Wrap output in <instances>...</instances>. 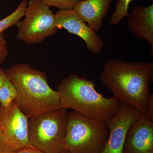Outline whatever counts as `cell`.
I'll return each instance as SVG.
<instances>
[{"mask_svg": "<svg viewBox=\"0 0 153 153\" xmlns=\"http://www.w3.org/2000/svg\"><path fill=\"white\" fill-rule=\"evenodd\" d=\"M5 71L17 91L16 104L28 117L60 108V94L50 87L44 72L23 63Z\"/></svg>", "mask_w": 153, "mask_h": 153, "instance_id": "obj_2", "label": "cell"}, {"mask_svg": "<svg viewBox=\"0 0 153 153\" xmlns=\"http://www.w3.org/2000/svg\"><path fill=\"white\" fill-rule=\"evenodd\" d=\"M3 135V130L2 128L0 126V138L2 137Z\"/></svg>", "mask_w": 153, "mask_h": 153, "instance_id": "obj_22", "label": "cell"}, {"mask_svg": "<svg viewBox=\"0 0 153 153\" xmlns=\"http://www.w3.org/2000/svg\"><path fill=\"white\" fill-rule=\"evenodd\" d=\"M50 7L42 0L28 1L25 19L16 25L18 39L27 44H37L57 33L55 15Z\"/></svg>", "mask_w": 153, "mask_h": 153, "instance_id": "obj_6", "label": "cell"}, {"mask_svg": "<svg viewBox=\"0 0 153 153\" xmlns=\"http://www.w3.org/2000/svg\"><path fill=\"white\" fill-rule=\"evenodd\" d=\"M29 119L15 101L7 108H1L0 126L3 130L1 139L16 150L25 148H36L29 140Z\"/></svg>", "mask_w": 153, "mask_h": 153, "instance_id": "obj_7", "label": "cell"}, {"mask_svg": "<svg viewBox=\"0 0 153 153\" xmlns=\"http://www.w3.org/2000/svg\"><path fill=\"white\" fill-rule=\"evenodd\" d=\"M133 0H117L115 9L111 17L110 24L112 25H118L124 18L129 15V4ZM153 2V0H151Z\"/></svg>", "mask_w": 153, "mask_h": 153, "instance_id": "obj_15", "label": "cell"}, {"mask_svg": "<svg viewBox=\"0 0 153 153\" xmlns=\"http://www.w3.org/2000/svg\"><path fill=\"white\" fill-rule=\"evenodd\" d=\"M123 153H153V123L146 116L141 114L129 129Z\"/></svg>", "mask_w": 153, "mask_h": 153, "instance_id": "obj_10", "label": "cell"}, {"mask_svg": "<svg viewBox=\"0 0 153 153\" xmlns=\"http://www.w3.org/2000/svg\"><path fill=\"white\" fill-rule=\"evenodd\" d=\"M146 116L151 122L153 123V94L152 93H151L148 101Z\"/></svg>", "mask_w": 153, "mask_h": 153, "instance_id": "obj_18", "label": "cell"}, {"mask_svg": "<svg viewBox=\"0 0 153 153\" xmlns=\"http://www.w3.org/2000/svg\"><path fill=\"white\" fill-rule=\"evenodd\" d=\"M55 15L57 29L64 28L68 33L78 36L85 42L87 49L94 54L101 52L105 42L74 9L59 10Z\"/></svg>", "mask_w": 153, "mask_h": 153, "instance_id": "obj_9", "label": "cell"}, {"mask_svg": "<svg viewBox=\"0 0 153 153\" xmlns=\"http://www.w3.org/2000/svg\"><path fill=\"white\" fill-rule=\"evenodd\" d=\"M50 7L60 9V10L73 9L80 2L83 0H42Z\"/></svg>", "mask_w": 153, "mask_h": 153, "instance_id": "obj_16", "label": "cell"}, {"mask_svg": "<svg viewBox=\"0 0 153 153\" xmlns=\"http://www.w3.org/2000/svg\"><path fill=\"white\" fill-rule=\"evenodd\" d=\"M61 153H68V152H67L66 151H63V152H62Z\"/></svg>", "mask_w": 153, "mask_h": 153, "instance_id": "obj_23", "label": "cell"}, {"mask_svg": "<svg viewBox=\"0 0 153 153\" xmlns=\"http://www.w3.org/2000/svg\"><path fill=\"white\" fill-rule=\"evenodd\" d=\"M130 31L137 38H143L153 48V4L133 7L127 17Z\"/></svg>", "mask_w": 153, "mask_h": 153, "instance_id": "obj_11", "label": "cell"}, {"mask_svg": "<svg viewBox=\"0 0 153 153\" xmlns=\"http://www.w3.org/2000/svg\"><path fill=\"white\" fill-rule=\"evenodd\" d=\"M16 153H45L36 148H25L19 149L16 151Z\"/></svg>", "mask_w": 153, "mask_h": 153, "instance_id": "obj_20", "label": "cell"}, {"mask_svg": "<svg viewBox=\"0 0 153 153\" xmlns=\"http://www.w3.org/2000/svg\"><path fill=\"white\" fill-rule=\"evenodd\" d=\"M113 0H83L73 9L76 14L95 32L101 30Z\"/></svg>", "mask_w": 153, "mask_h": 153, "instance_id": "obj_12", "label": "cell"}, {"mask_svg": "<svg viewBox=\"0 0 153 153\" xmlns=\"http://www.w3.org/2000/svg\"><path fill=\"white\" fill-rule=\"evenodd\" d=\"M141 114L138 110L131 105L120 104L117 113L106 123L108 138L101 153H123L128 132Z\"/></svg>", "mask_w": 153, "mask_h": 153, "instance_id": "obj_8", "label": "cell"}, {"mask_svg": "<svg viewBox=\"0 0 153 153\" xmlns=\"http://www.w3.org/2000/svg\"><path fill=\"white\" fill-rule=\"evenodd\" d=\"M17 97L16 88L5 75L0 85L1 108L8 107L15 101Z\"/></svg>", "mask_w": 153, "mask_h": 153, "instance_id": "obj_13", "label": "cell"}, {"mask_svg": "<svg viewBox=\"0 0 153 153\" xmlns=\"http://www.w3.org/2000/svg\"><path fill=\"white\" fill-rule=\"evenodd\" d=\"M8 54L7 41L3 34L0 36V65L4 62Z\"/></svg>", "mask_w": 153, "mask_h": 153, "instance_id": "obj_17", "label": "cell"}, {"mask_svg": "<svg viewBox=\"0 0 153 153\" xmlns=\"http://www.w3.org/2000/svg\"><path fill=\"white\" fill-rule=\"evenodd\" d=\"M27 0H22L16 9L12 13L0 20V36L8 28L17 25L25 16L27 5Z\"/></svg>", "mask_w": 153, "mask_h": 153, "instance_id": "obj_14", "label": "cell"}, {"mask_svg": "<svg viewBox=\"0 0 153 153\" xmlns=\"http://www.w3.org/2000/svg\"><path fill=\"white\" fill-rule=\"evenodd\" d=\"M68 110L59 108L29 118L30 143L45 153L63 151L68 121Z\"/></svg>", "mask_w": 153, "mask_h": 153, "instance_id": "obj_4", "label": "cell"}, {"mask_svg": "<svg viewBox=\"0 0 153 153\" xmlns=\"http://www.w3.org/2000/svg\"><path fill=\"white\" fill-rule=\"evenodd\" d=\"M6 75L5 71L2 67L0 66V85L4 77ZM0 111H1V103H0Z\"/></svg>", "mask_w": 153, "mask_h": 153, "instance_id": "obj_21", "label": "cell"}, {"mask_svg": "<svg viewBox=\"0 0 153 153\" xmlns=\"http://www.w3.org/2000/svg\"><path fill=\"white\" fill-rule=\"evenodd\" d=\"M60 108L71 109L85 117L107 122L117 113L120 104L113 97L106 98L95 89L93 80L69 74L57 86Z\"/></svg>", "mask_w": 153, "mask_h": 153, "instance_id": "obj_3", "label": "cell"}, {"mask_svg": "<svg viewBox=\"0 0 153 153\" xmlns=\"http://www.w3.org/2000/svg\"><path fill=\"white\" fill-rule=\"evenodd\" d=\"M108 136L105 123L71 111L68 112L63 151L68 153H101Z\"/></svg>", "mask_w": 153, "mask_h": 153, "instance_id": "obj_5", "label": "cell"}, {"mask_svg": "<svg viewBox=\"0 0 153 153\" xmlns=\"http://www.w3.org/2000/svg\"><path fill=\"white\" fill-rule=\"evenodd\" d=\"M153 76V62L111 59L105 63L100 79L120 104L131 105L146 116Z\"/></svg>", "mask_w": 153, "mask_h": 153, "instance_id": "obj_1", "label": "cell"}, {"mask_svg": "<svg viewBox=\"0 0 153 153\" xmlns=\"http://www.w3.org/2000/svg\"><path fill=\"white\" fill-rule=\"evenodd\" d=\"M16 151L0 138V153H16Z\"/></svg>", "mask_w": 153, "mask_h": 153, "instance_id": "obj_19", "label": "cell"}]
</instances>
